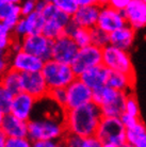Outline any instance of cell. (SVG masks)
Here are the masks:
<instances>
[{
  "label": "cell",
  "instance_id": "6da1fadb",
  "mask_svg": "<svg viewBox=\"0 0 146 147\" xmlns=\"http://www.w3.org/2000/svg\"><path fill=\"white\" fill-rule=\"evenodd\" d=\"M102 114L100 108L93 101L72 110L64 111L63 121L66 133L79 136H95Z\"/></svg>",
  "mask_w": 146,
  "mask_h": 147
},
{
  "label": "cell",
  "instance_id": "7a4b0ae2",
  "mask_svg": "<svg viewBox=\"0 0 146 147\" xmlns=\"http://www.w3.org/2000/svg\"><path fill=\"white\" fill-rule=\"evenodd\" d=\"M66 134L63 117L58 115H47L43 117L33 118L28 121V138L30 140H62Z\"/></svg>",
  "mask_w": 146,
  "mask_h": 147
},
{
  "label": "cell",
  "instance_id": "3957f363",
  "mask_svg": "<svg viewBox=\"0 0 146 147\" xmlns=\"http://www.w3.org/2000/svg\"><path fill=\"white\" fill-rule=\"evenodd\" d=\"M126 95L127 94L114 90L108 85H103L93 91L92 101L100 108L102 116L120 117L124 113Z\"/></svg>",
  "mask_w": 146,
  "mask_h": 147
},
{
  "label": "cell",
  "instance_id": "277c9868",
  "mask_svg": "<svg viewBox=\"0 0 146 147\" xmlns=\"http://www.w3.org/2000/svg\"><path fill=\"white\" fill-rule=\"evenodd\" d=\"M41 73L43 75L49 90L65 88L77 78L70 64L49 59L44 62Z\"/></svg>",
  "mask_w": 146,
  "mask_h": 147
},
{
  "label": "cell",
  "instance_id": "5b68a950",
  "mask_svg": "<svg viewBox=\"0 0 146 147\" xmlns=\"http://www.w3.org/2000/svg\"><path fill=\"white\" fill-rule=\"evenodd\" d=\"M40 12L44 17L42 34L52 40L65 34V29L72 20V16L59 10L52 3L48 2H45Z\"/></svg>",
  "mask_w": 146,
  "mask_h": 147
},
{
  "label": "cell",
  "instance_id": "8992f818",
  "mask_svg": "<svg viewBox=\"0 0 146 147\" xmlns=\"http://www.w3.org/2000/svg\"><path fill=\"white\" fill-rule=\"evenodd\" d=\"M101 51V64L106 68L113 71H120L135 76V67L129 51L120 49L110 44L102 48Z\"/></svg>",
  "mask_w": 146,
  "mask_h": 147
},
{
  "label": "cell",
  "instance_id": "52a82bcc",
  "mask_svg": "<svg viewBox=\"0 0 146 147\" xmlns=\"http://www.w3.org/2000/svg\"><path fill=\"white\" fill-rule=\"evenodd\" d=\"M95 136L101 141V143H110L121 146L126 142V128L122 124L120 117L102 116Z\"/></svg>",
  "mask_w": 146,
  "mask_h": 147
},
{
  "label": "cell",
  "instance_id": "ba28073f",
  "mask_svg": "<svg viewBox=\"0 0 146 147\" xmlns=\"http://www.w3.org/2000/svg\"><path fill=\"white\" fill-rule=\"evenodd\" d=\"M101 49L102 48H99L93 44L87 45L78 49V52L75 55L73 62L70 63V66L77 77L89 68L101 64Z\"/></svg>",
  "mask_w": 146,
  "mask_h": 147
},
{
  "label": "cell",
  "instance_id": "9c48e42d",
  "mask_svg": "<svg viewBox=\"0 0 146 147\" xmlns=\"http://www.w3.org/2000/svg\"><path fill=\"white\" fill-rule=\"evenodd\" d=\"M20 49L35 55L43 61L51 59V48L52 40L48 38L42 33L26 35L19 40Z\"/></svg>",
  "mask_w": 146,
  "mask_h": 147
},
{
  "label": "cell",
  "instance_id": "30bf717a",
  "mask_svg": "<svg viewBox=\"0 0 146 147\" xmlns=\"http://www.w3.org/2000/svg\"><path fill=\"white\" fill-rule=\"evenodd\" d=\"M66 100L64 111L72 110L91 102L93 91L77 77L65 88Z\"/></svg>",
  "mask_w": 146,
  "mask_h": 147
},
{
  "label": "cell",
  "instance_id": "8fae6325",
  "mask_svg": "<svg viewBox=\"0 0 146 147\" xmlns=\"http://www.w3.org/2000/svg\"><path fill=\"white\" fill-rule=\"evenodd\" d=\"M44 62L45 61L42 59L29 52L24 51L22 49H17L9 53L10 68L16 70L19 74L41 71Z\"/></svg>",
  "mask_w": 146,
  "mask_h": 147
},
{
  "label": "cell",
  "instance_id": "7c38bea8",
  "mask_svg": "<svg viewBox=\"0 0 146 147\" xmlns=\"http://www.w3.org/2000/svg\"><path fill=\"white\" fill-rule=\"evenodd\" d=\"M20 91L41 100L47 97L49 93L46 81L41 71L20 74Z\"/></svg>",
  "mask_w": 146,
  "mask_h": 147
},
{
  "label": "cell",
  "instance_id": "4fadbf2b",
  "mask_svg": "<svg viewBox=\"0 0 146 147\" xmlns=\"http://www.w3.org/2000/svg\"><path fill=\"white\" fill-rule=\"evenodd\" d=\"M79 47L67 34H63L58 38L52 40L51 59L59 62L70 64L75 55H77Z\"/></svg>",
  "mask_w": 146,
  "mask_h": 147
},
{
  "label": "cell",
  "instance_id": "5bb4252c",
  "mask_svg": "<svg viewBox=\"0 0 146 147\" xmlns=\"http://www.w3.org/2000/svg\"><path fill=\"white\" fill-rule=\"evenodd\" d=\"M125 25H127V22L123 11L116 10L109 4L100 7L97 25H96L98 28L108 33H111L114 30L118 29Z\"/></svg>",
  "mask_w": 146,
  "mask_h": 147
},
{
  "label": "cell",
  "instance_id": "9a60e30c",
  "mask_svg": "<svg viewBox=\"0 0 146 147\" xmlns=\"http://www.w3.org/2000/svg\"><path fill=\"white\" fill-rule=\"evenodd\" d=\"M44 26V17L40 11L35 10L31 14L22 16L16 26L13 28V34L16 38H22L26 35L42 33Z\"/></svg>",
  "mask_w": 146,
  "mask_h": 147
},
{
  "label": "cell",
  "instance_id": "2e32d148",
  "mask_svg": "<svg viewBox=\"0 0 146 147\" xmlns=\"http://www.w3.org/2000/svg\"><path fill=\"white\" fill-rule=\"evenodd\" d=\"M37 100L27 93L19 91L13 95L9 113L20 118L22 121H29L32 117L33 112L35 110Z\"/></svg>",
  "mask_w": 146,
  "mask_h": 147
},
{
  "label": "cell",
  "instance_id": "e0dca14e",
  "mask_svg": "<svg viewBox=\"0 0 146 147\" xmlns=\"http://www.w3.org/2000/svg\"><path fill=\"white\" fill-rule=\"evenodd\" d=\"M128 26L135 31L146 28V0H131L124 11Z\"/></svg>",
  "mask_w": 146,
  "mask_h": 147
},
{
  "label": "cell",
  "instance_id": "ac0fdd59",
  "mask_svg": "<svg viewBox=\"0 0 146 147\" xmlns=\"http://www.w3.org/2000/svg\"><path fill=\"white\" fill-rule=\"evenodd\" d=\"M100 5L98 3L79 5L77 11L72 15V22L77 26L92 29L97 25Z\"/></svg>",
  "mask_w": 146,
  "mask_h": 147
},
{
  "label": "cell",
  "instance_id": "d6986e66",
  "mask_svg": "<svg viewBox=\"0 0 146 147\" xmlns=\"http://www.w3.org/2000/svg\"><path fill=\"white\" fill-rule=\"evenodd\" d=\"M135 32L137 31L132 29L130 26L125 25L109 33V44L120 49L129 51L135 44Z\"/></svg>",
  "mask_w": 146,
  "mask_h": 147
},
{
  "label": "cell",
  "instance_id": "ffe728a7",
  "mask_svg": "<svg viewBox=\"0 0 146 147\" xmlns=\"http://www.w3.org/2000/svg\"><path fill=\"white\" fill-rule=\"evenodd\" d=\"M0 131L7 138H19L28 136V121H22L11 113H5Z\"/></svg>",
  "mask_w": 146,
  "mask_h": 147
},
{
  "label": "cell",
  "instance_id": "44dd1931",
  "mask_svg": "<svg viewBox=\"0 0 146 147\" xmlns=\"http://www.w3.org/2000/svg\"><path fill=\"white\" fill-rule=\"evenodd\" d=\"M108 74H109V69L106 68L102 64H100V65L87 69L81 75H79L78 78L84 84L88 85L92 91H94L96 88H99L103 85H106Z\"/></svg>",
  "mask_w": 146,
  "mask_h": 147
},
{
  "label": "cell",
  "instance_id": "7402d4cb",
  "mask_svg": "<svg viewBox=\"0 0 146 147\" xmlns=\"http://www.w3.org/2000/svg\"><path fill=\"white\" fill-rule=\"evenodd\" d=\"M135 82V76L120 73V71L109 70L106 85L114 88V90H117L120 92L125 93V94H129L133 88Z\"/></svg>",
  "mask_w": 146,
  "mask_h": 147
},
{
  "label": "cell",
  "instance_id": "603a6c76",
  "mask_svg": "<svg viewBox=\"0 0 146 147\" xmlns=\"http://www.w3.org/2000/svg\"><path fill=\"white\" fill-rule=\"evenodd\" d=\"M65 34H67L72 40L76 43V45L79 48L84 47L87 45L91 44V34L90 29L83 28V27L77 26L72 20L67 25L65 29Z\"/></svg>",
  "mask_w": 146,
  "mask_h": 147
},
{
  "label": "cell",
  "instance_id": "cb8c5ba5",
  "mask_svg": "<svg viewBox=\"0 0 146 147\" xmlns=\"http://www.w3.org/2000/svg\"><path fill=\"white\" fill-rule=\"evenodd\" d=\"M0 83L12 94H16L20 91V74L9 68L2 76H0Z\"/></svg>",
  "mask_w": 146,
  "mask_h": 147
},
{
  "label": "cell",
  "instance_id": "d4e9b609",
  "mask_svg": "<svg viewBox=\"0 0 146 147\" xmlns=\"http://www.w3.org/2000/svg\"><path fill=\"white\" fill-rule=\"evenodd\" d=\"M16 37L13 34V30L0 22V49L10 53L12 44Z\"/></svg>",
  "mask_w": 146,
  "mask_h": 147
},
{
  "label": "cell",
  "instance_id": "484cf974",
  "mask_svg": "<svg viewBox=\"0 0 146 147\" xmlns=\"http://www.w3.org/2000/svg\"><path fill=\"white\" fill-rule=\"evenodd\" d=\"M146 134V126L143 124L142 121H139L135 125L126 128V142L133 144L140 138Z\"/></svg>",
  "mask_w": 146,
  "mask_h": 147
},
{
  "label": "cell",
  "instance_id": "4316f807",
  "mask_svg": "<svg viewBox=\"0 0 146 147\" xmlns=\"http://www.w3.org/2000/svg\"><path fill=\"white\" fill-rule=\"evenodd\" d=\"M91 34V44L95 45L99 48H103L109 45V33L96 26L90 29Z\"/></svg>",
  "mask_w": 146,
  "mask_h": 147
},
{
  "label": "cell",
  "instance_id": "83f0119b",
  "mask_svg": "<svg viewBox=\"0 0 146 147\" xmlns=\"http://www.w3.org/2000/svg\"><path fill=\"white\" fill-rule=\"evenodd\" d=\"M124 113L140 117V106L138 102V99L135 95H132L131 93H129L126 95L124 102Z\"/></svg>",
  "mask_w": 146,
  "mask_h": 147
},
{
  "label": "cell",
  "instance_id": "f1b7e54d",
  "mask_svg": "<svg viewBox=\"0 0 146 147\" xmlns=\"http://www.w3.org/2000/svg\"><path fill=\"white\" fill-rule=\"evenodd\" d=\"M50 3H52L59 10L68 14L70 16H72L79 7L77 0H51Z\"/></svg>",
  "mask_w": 146,
  "mask_h": 147
},
{
  "label": "cell",
  "instance_id": "f546056e",
  "mask_svg": "<svg viewBox=\"0 0 146 147\" xmlns=\"http://www.w3.org/2000/svg\"><path fill=\"white\" fill-rule=\"evenodd\" d=\"M13 95L9 90L4 88L3 85L0 83V109H2L4 112H9L10 106H11Z\"/></svg>",
  "mask_w": 146,
  "mask_h": 147
},
{
  "label": "cell",
  "instance_id": "4dcf8cb0",
  "mask_svg": "<svg viewBox=\"0 0 146 147\" xmlns=\"http://www.w3.org/2000/svg\"><path fill=\"white\" fill-rule=\"evenodd\" d=\"M33 142L28 136L7 138L4 147H32Z\"/></svg>",
  "mask_w": 146,
  "mask_h": 147
},
{
  "label": "cell",
  "instance_id": "1f68e13d",
  "mask_svg": "<svg viewBox=\"0 0 146 147\" xmlns=\"http://www.w3.org/2000/svg\"><path fill=\"white\" fill-rule=\"evenodd\" d=\"M48 97L50 98L55 103L64 109V105H65L66 100V93L65 88H53V90H49L48 93Z\"/></svg>",
  "mask_w": 146,
  "mask_h": 147
},
{
  "label": "cell",
  "instance_id": "d6a6232c",
  "mask_svg": "<svg viewBox=\"0 0 146 147\" xmlns=\"http://www.w3.org/2000/svg\"><path fill=\"white\" fill-rule=\"evenodd\" d=\"M18 7L19 4H11L4 0H0V22H4Z\"/></svg>",
  "mask_w": 146,
  "mask_h": 147
},
{
  "label": "cell",
  "instance_id": "836d02e7",
  "mask_svg": "<svg viewBox=\"0 0 146 147\" xmlns=\"http://www.w3.org/2000/svg\"><path fill=\"white\" fill-rule=\"evenodd\" d=\"M36 3L37 1H34V0H22L19 3V9H20L22 16L29 15L32 12L35 11L36 10Z\"/></svg>",
  "mask_w": 146,
  "mask_h": 147
},
{
  "label": "cell",
  "instance_id": "e575fe53",
  "mask_svg": "<svg viewBox=\"0 0 146 147\" xmlns=\"http://www.w3.org/2000/svg\"><path fill=\"white\" fill-rule=\"evenodd\" d=\"M81 138L82 136L72 134V133H66L62 139L63 145H64V147H79Z\"/></svg>",
  "mask_w": 146,
  "mask_h": 147
},
{
  "label": "cell",
  "instance_id": "d590c367",
  "mask_svg": "<svg viewBox=\"0 0 146 147\" xmlns=\"http://www.w3.org/2000/svg\"><path fill=\"white\" fill-rule=\"evenodd\" d=\"M101 144V141L96 136H83V138H81L79 147H100Z\"/></svg>",
  "mask_w": 146,
  "mask_h": 147
},
{
  "label": "cell",
  "instance_id": "8d00e7d4",
  "mask_svg": "<svg viewBox=\"0 0 146 147\" xmlns=\"http://www.w3.org/2000/svg\"><path fill=\"white\" fill-rule=\"evenodd\" d=\"M32 147H64L62 140H41L34 141Z\"/></svg>",
  "mask_w": 146,
  "mask_h": 147
},
{
  "label": "cell",
  "instance_id": "74e56055",
  "mask_svg": "<svg viewBox=\"0 0 146 147\" xmlns=\"http://www.w3.org/2000/svg\"><path fill=\"white\" fill-rule=\"evenodd\" d=\"M120 119H121L122 124L124 125L125 128H129V127L135 125L139 121H141L140 117H135V116H132V115H129V114L126 113L122 114L120 116Z\"/></svg>",
  "mask_w": 146,
  "mask_h": 147
},
{
  "label": "cell",
  "instance_id": "f35d334b",
  "mask_svg": "<svg viewBox=\"0 0 146 147\" xmlns=\"http://www.w3.org/2000/svg\"><path fill=\"white\" fill-rule=\"evenodd\" d=\"M130 1H131V0H110L109 5H111V7H114V9H116V10L124 11Z\"/></svg>",
  "mask_w": 146,
  "mask_h": 147
},
{
  "label": "cell",
  "instance_id": "ab89813d",
  "mask_svg": "<svg viewBox=\"0 0 146 147\" xmlns=\"http://www.w3.org/2000/svg\"><path fill=\"white\" fill-rule=\"evenodd\" d=\"M9 68H10L9 55H4V57H1V58H0V76H2Z\"/></svg>",
  "mask_w": 146,
  "mask_h": 147
},
{
  "label": "cell",
  "instance_id": "60d3db41",
  "mask_svg": "<svg viewBox=\"0 0 146 147\" xmlns=\"http://www.w3.org/2000/svg\"><path fill=\"white\" fill-rule=\"evenodd\" d=\"M132 145L135 147H146V134L142 138H140L138 141H135Z\"/></svg>",
  "mask_w": 146,
  "mask_h": 147
},
{
  "label": "cell",
  "instance_id": "b9f144b4",
  "mask_svg": "<svg viewBox=\"0 0 146 147\" xmlns=\"http://www.w3.org/2000/svg\"><path fill=\"white\" fill-rule=\"evenodd\" d=\"M79 5H88V4L97 3V0H77Z\"/></svg>",
  "mask_w": 146,
  "mask_h": 147
},
{
  "label": "cell",
  "instance_id": "7bdbcfd3",
  "mask_svg": "<svg viewBox=\"0 0 146 147\" xmlns=\"http://www.w3.org/2000/svg\"><path fill=\"white\" fill-rule=\"evenodd\" d=\"M5 140H7V136H4L3 133L0 131V147H4V144H5Z\"/></svg>",
  "mask_w": 146,
  "mask_h": 147
},
{
  "label": "cell",
  "instance_id": "ee69618b",
  "mask_svg": "<svg viewBox=\"0 0 146 147\" xmlns=\"http://www.w3.org/2000/svg\"><path fill=\"white\" fill-rule=\"evenodd\" d=\"M7 112H4L2 109H0V128H1V125H2V121H3L4 115H5Z\"/></svg>",
  "mask_w": 146,
  "mask_h": 147
},
{
  "label": "cell",
  "instance_id": "f6af8a7d",
  "mask_svg": "<svg viewBox=\"0 0 146 147\" xmlns=\"http://www.w3.org/2000/svg\"><path fill=\"white\" fill-rule=\"evenodd\" d=\"M110 0H97V3L101 7V5H106V4H109Z\"/></svg>",
  "mask_w": 146,
  "mask_h": 147
},
{
  "label": "cell",
  "instance_id": "bcb514c9",
  "mask_svg": "<svg viewBox=\"0 0 146 147\" xmlns=\"http://www.w3.org/2000/svg\"><path fill=\"white\" fill-rule=\"evenodd\" d=\"M4 1H7V2H9V3L11 4H19L22 0H4Z\"/></svg>",
  "mask_w": 146,
  "mask_h": 147
},
{
  "label": "cell",
  "instance_id": "7dc6e473",
  "mask_svg": "<svg viewBox=\"0 0 146 147\" xmlns=\"http://www.w3.org/2000/svg\"><path fill=\"white\" fill-rule=\"evenodd\" d=\"M100 147H120V146L114 145V144H110V143H102Z\"/></svg>",
  "mask_w": 146,
  "mask_h": 147
},
{
  "label": "cell",
  "instance_id": "c3c4849f",
  "mask_svg": "<svg viewBox=\"0 0 146 147\" xmlns=\"http://www.w3.org/2000/svg\"><path fill=\"white\" fill-rule=\"evenodd\" d=\"M120 147H135L132 144H130V143H128V142H125L124 144H122L121 146Z\"/></svg>",
  "mask_w": 146,
  "mask_h": 147
},
{
  "label": "cell",
  "instance_id": "681fc988",
  "mask_svg": "<svg viewBox=\"0 0 146 147\" xmlns=\"http://www.w3.org/2000/svg\"><path fill=\"white\" fill-rule=\"evenodd\" d=\"M9 55L7 52H5V51H3V50H1V49H0V58H1V57H4V55Z\"/></svg>",
  "mask_w": 146,
  "mask_h": 147
},
{
  "label": "cell",
  "instance_id": "f907efd6",
  "mask_svg": "<svg viewBox=\"0 0 146 147\" xmlns=\"http://www.w3.org/2000/svg\"><path fill=\"white\" fill-rule=\"evenodd\" d=\"M43 1H45V2H48V3H50L51 0H43Z\"/></svg>",
  "mask_w": 146,
  "mask_h": 147
}]
</instances>
